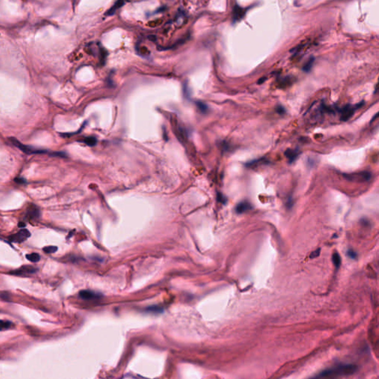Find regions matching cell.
Listing matches in <instances>:
<instances>
[{
    "mask_svg": "<svg viewBox=\"0 0 379 379\" xmlns=\"http://www.w3.org/2000/svg\"><path fill=\"white\" fill-rule=\"evenodd\" d=\"M357 370V367L353 364H339L336 367L322 371L316 378H335L346 376L354 374Z\"/></svg>",
    "mask_w": 379,
    "mask_h": 379,
    "instance_id": "6da1fadb",
    "label": "cell"
},
{
    "mask_svg": "<svg viewBox=\"0 0 379 379\" xmlns=\"http://www.w3.org/2000/svg\"><path fill=\"white\" fill-rule=\"evenodd\" d=\"M362 105V103H359V105L354 106V107H352L351 105H346L345 107H343V108L341 110V120L344 121V122H346V121H347L352 117V115H353L354 112H355V109L358 108V107H359L360 106Z\"/></svg>",
    "mask_w": 379,
    "mask_h": 379,
    "instance_id": "7a4b0ae2",
    "label": "cell"
},
{
    "mask_svg": "<svg viewBox=\"0 0 379 379\" xmlns=\"http://www.w3.org/2000/svg\"><path fill=\"white\" fill-rule=\"evenodd\" d=\"M30 236H31V233L26 229H23V230L19 231L16 233L11 236L9 237V239H10L11 242H15V243H21V242L28 239Z\"/></svg>",
    "mask_w": 379,
    "mask_h": 379,
    "instance_id": "3957f363",
    "label": "cell"
},
{
    "mask_svg": "<svg viewBox=\"0 0 379 379\" xmlns=\"http://www.w3.org/2000/svg\"><path fill=\"white\" fill-rule=\"evenodd\" d=\"M344 176L347 180L350 181H355V180H359V181H369L371 179V173L367 171L361 172L359 173H353V174H344Z\"/></svg>",
    "mask_w": 379,
    "mask_h": 379,
    "instance_id": "277c9868",
    "label": "cell"
},
{
    "mask_svg": "<svg viewBox=\"0 0 379 379\" xmlns=\"http://www.w3.org/2000/svg\"><path fill=\"white\" fill-rule=\"evenodd\" d=\"M11 142H13V144L15 146H16L17 147H19L21 150L23 151L24 153H28V154H32V153H46V150H37V149H34L33 147H28V146L24 145H22V144H21L20 142H18L17 140H16L14 138H11Z\"/></svg>",
    "mask_w": 379,
    "mask_h": 379,
    "instance_id": "5b68a950",
    "label": "cell"
},
{
    "mask_svg": "<svg viewBox=\"0 0 379 379\" xmlns=\"http://www.w3.org/2000/svg\"><path fill=\"white\" fill-rule=\"evenodd\" d=\"M245 13L246 11H244V8L239 7L238 5H236L233 8V22H238V21L243 19L244 15H245Z\"/></svg>",
    "mask_w": 379,
    "mask_h": 379,
    "instance_id": "8992f818",
    "label": "cell"
},
{
    "mask_svg": "<svg viewBox=\"0 0 379 379\" xmlns=\"http://www.w3.org/2000/svg\"><path fill=\"white\" fill-rule=\"evenodd\" d=\"M37 271V269H35L31 266H24L22 268L16 270L14 271L11 272V274L14 275H24L26 273H34Z\"/></svg>",
    "mask_w": 379,
    "mask_h": 379,
    "instance_id": "52a82bcc",
    "label": "cell"
},
{
    "mask_svg": "<svg viewBox=\"0 0 379 379\" xmlns=\"http://www.w3.org/2000/svg\"><path fill=\"white\" fill-rule=\"evenodd\" d=\"M79 296L84 300H92V299L98 298V294L94 293V292L89 291V290H82L79 293Z\"/></svg>",
    "mask_w": 379,
    "mask_h": 379,
    "instance_id": "ba28073f",
    "label": "cell"
},
{
    "mask_svg": "<svg viewBox=\"0 0 379 379\" xmlns=\"http://www.w3.org/2000/svg\"><path fill=\"white\" fill-rule=\"evenodd\" d=\"M252 209L251 204L247 202H242L241 203L238 204V205L236 207V211L237 213H243L248 210Z\"/></svg>",
    "mask_w": 379,
    "mask_h": 379,
    "instance_id": "9c48e42d",
    "label": "cell"
},
{
    "mask_svg": "<svg viewBox=\"0 0 379 379\" xmlns=\"http://www.w3.org/2000/svg\"><path fill=\"white\" fill-rule=\"evenodd\" d=\"M124 5V0H117V2L113 5V7L107 11L106 15H107V16H112V15H113L115 14V11L118 10V9L120 8V7H122Z\"/></svg>",
    "mask_w": 379,
    "mask_h": 379,
    "instance_id": "30bf717a",
    "label": "cell"
},
{
    "mask_svg": "<svg viewBox=\"0 0 379 379\" xmlns=\"http://www.w3.org/2000/svg\"><path fill=\"white\" fill-rule=\"evenodd\" d=\"M284 155H285L286 157L288 159L289 162L292 163L294 162L295 159H296L297 157H298V150H293L288 149L287 150V151L284 153Z\"/></svg>",
    "mask_w": 379,
    "mask_h": 379,
    "instance_id": "8fae6325",
    "label": "cell"
},
{
    "mask_svg": "<svg viewBox=\"0 0 379 379\" xmlns=\"http://www.w3.org/2000/svg\"><path fill=\"white\" fill-rule=\"evenodd\" d=\"M27 216L30 219H37L39 216V211L37 207L31 206L28 210Z\"/></svg>",
    "mask_w": 379,
    "mask_h": 379,
    "instance_id": "7c38bea8",
    "label": "cell"
},
{
    "mask_svg": "<svg viewBox=\"0 0 379 379\" xmlns=\"http://www.w3.org/2000/svg\"><path fill=\"white\" fill-rule=\"evenodd\" d=\"M14 324L12 322L9 321H3V320H0V331L6 330L11 328L13 327Z\"/></svg>",
    "mask_w": 379,
    "mask_h": 379,
    "instance_id": "4fadbf2b",
    "label": "cell"
},
{
    "mask_svg": "<svg viewBox=\"0 0 379 379\" xmlns=\"http://www.w3.org/2000/svg\"><path fill=\"white\" fill-rule=\"evenodd\" d=\"M332 259H333V262L335 266L337 268H338L339 267H340L341 263H342V259H341L340 255L337 253H334L333 255V257H332Z\"/></svg>",
    "mask_w": 379,
    "mask_h": 379,
    "instance_id": "5bb4252c",
    "label": "cell"
},
{
    "mask_svg": "<svg viewBox=\"0 0 379 379\" xmlns=\"http://www.w3.org/2000/svg\"><path fill=\"white\" fill-rule=\"evenodd\" d=\"M314 61H315V59L313 57H310V59L308 60L307 62V63L304 64V67H303V71L304 72H310L312 65H313Z\"/></svg>",
    "mask_w": 379,
    "mask_h": 379,
    "instance_id": "9a60e30c",
    "label": "cell"
},
{
    "mask_svg": "<svg viewBox=\"0 0 379 379\" xmlns=\"http://www.w3.org/2000/svg\"><path fill=\"white\" fill-rule=\"evenodd\" d=\"M26 258H27L28 260L31 261V262H38V261L40 260V255L38 253L28 254V255H26Z\"/></svg>",
    "mask_w": 379,
    "mask_h": 379,
    "instance_id": "2e32d148",
    "label": "cell"
},
{
    "mask_svg": "<svg viewBox=\"0 0 379 379\" xmlns=\"http://www.w3.org/2000/svg\"><path fill=\"white\" fill-rule=\"evenodd\" d=\"M83 142H85V144H87V145L89 146H94L96 144V138L92 137V136H90V137H86L85 138V139L83 140Z\"/></svg>",
    "mask_w": 379,
    "mask_h": 379,
    "instance_id": "e0dca14e",
    "label": "cell"
},
{
    "mask_svg": "<svg viewBox=\"0 0 379 379\" xmlns=\"http://www.w3.org/2000/svg\"><path fill=\"white\" fill-rule=\"evenodd\" d=\"M196 105L197 107H198V109H199V111L201 112H202V113H205L207 112L208 111V107L207 105H206V104L203 103V102H196Z\"/></svg>",
    "mask_w": 379,
    "mask_h": 379,
    "instance_id": "ac0fdd59",
    "label": "cell"
},
{
    "mask_svg": "<svg viewBox=\"0 0 379 379\" xmlns=\"http://www.w3.org/2000/svg\"><path fill=\"white\" fill-rule=\"evenodd\" d=\"M43 250L46 253H54L57 250V247L55 246H47V247H44Z\"/></svg>",
    "mask_w": 379,
    "mask_h": 379,
    "instance_id": "d6986e66",
    "label": "cell"
},
{
    "mask_svg": "<svg viewBox=\"0 0 379 379\" xmlns=\"http://www.w3.org/2000/svg\"><path fill=\"white\" fill-rule=\"evenodd\" d=\"M346 254H347V255L350 258V259H357V256H358L357 253H356L355 251L352 250H349Z\"/></svg>",
    "mask_w": 379,
    "mask_h": 379,
    "instance_id": "ffe728a7",
    "label": "cell"
},
{
    "mask_svg": "<svg viewBox=\"0 0 379 379\" xmlns=\"http://www.w3.org/2000/svg\"><path fill=\"white\" fill-rule=\"evenodd\" d=\"M217 198H218V201H219V202H220L221 203H222V204H224L227 203V198H226V197H225V196H224L223 195L221 194V193H218Z\"/></svg>",
    "mask_w": 379,
    "mask_h": 379,
    "instance_id": "44dd1931",
    "label": "cell"
},
{
    "mask_svg": "<svg viewBox=\"0 0 379 379\" xmlns=\"http://www.w3.org/2000/svg\"><path fill=\"white\" fill-rule=\"evenodd\" d=\"M320 252H321V249H320V248H318V249H317V250H315L314 252H312V253L310 254V257L311 258V259H313V258L318 257V255H320Z\"/></svg>",
    "mask_w": 379,
    "mask_h": 379,
    "instance_id": "7402d4cb",
    "label": "cell"
},
{
    "mask_svg": "<svg viewBox=\"0 0 379 379\" xmlns=\"http://www.w3.org/2000/svg\"><path fill=\"white\" fill-rule=\"evenodd\" d=\"M276 110V111H277V113H279V114H284V113H285V109H284V107L281 105L277 106Z\"/></svg>",
    "mask_w": 379,
    "mask_h": 379,
    "instance_id": "603a6c76",
    "label": "cell"
},
{
    "mask_svg": "<svg viewBox=\"0 0 379 379\" xmlns=\"http://www.w3.org/2000/svg\"><path fill=\"white\" fill-rule=\"evenodd\" d=\"M0 298H2L5 301H8L10 296H9V294L7 293H2L0 294Z\"/></svg>",
    "mask_w": 379,
    "mask_h": 379,
    "instance_id": "cb8c5ba5",
    "label": "cell"
},
{
    "mask_svg": "<svg viewBox=\"0 0 379 379\" xmlns=\"http://www.w3.org/2000/svg\"><path fill=\"white\" fill-rule=\"evenodd\" d=\"M15 181L18 184H24L25 183V179H24L23 178H16L15 179Z\"/></svg>",
    "mask_w": 379,
    "mask_h": 379,
    "instance_id": "d4e9b609",
    "label": "cell"
},
{
    "mask_svg": "<svg viewBox=\"0 0 379 379\" xmlns=\"http://www.w3.org/2000/svg\"><path fill=\"white\" fill-rule=\"evenodd\" d=\"M23 226L24 227V224H22V223L20 224V227H23Z\"/></svg>",
    "mask_w": 379,
    "mask_h": 379,
    "instance_id": "484cf974",
    "label": "cell"
}]
</instances>
